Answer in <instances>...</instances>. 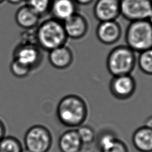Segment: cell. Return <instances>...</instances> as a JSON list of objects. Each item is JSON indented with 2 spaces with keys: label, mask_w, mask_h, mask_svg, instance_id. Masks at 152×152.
Returning a JSON list of instances; mask_svg holds the SVG:
<instances>
[{
  "label": "cell",
  "mask_w": 152,
  "mask_h": 152,
  "mask_svg": "<svg viewBox=\"0 0 152 152\" xmlns=\"http://www.w3.org/2000/svg\"><path fill=\"white\" fill-rule=\"evenodd\" d=\"M149 22H150V23L152 25V10H151V12H150V15H149V16H148V17L147 18V19Z\"/></svg>",
  "instance_id": "cell-28"
},
{
  "label": "cell",
  "mask_w": 152,
  "mask_h": 152,
  "mask_svg": "<svg viewBox=\"0 0 152 152\" xmlns=\"http://www.w3.org/2000/svg\"><path fill=\"white\" fill-rule=\"evenodd\" d=\"M63 25L68 38L74 40L82 39L88 30L87 20L78 12L64 21Z\"/></svg>",
  "instance_id": "cell-11"
},
{
  "label": "cell",
  "mask_w": 152,
  "mask_h": 152,
  "mask_svg": "<svg viewBox=\"0 0 152 152\" xmlns=\"http://www.w3.org/2000/svg\"><path fill=\"white\" fill-rule=\"evenodd\" d=\"M48 60L53 68L58 69H65L72 64L73 52L69 47L64 45L50 50Z\"/></svg>",
  "instance_id": "cell-13"
},
{
  "label": "cell",
  "mask_w": 152,
  "mask_h": 152,
  "mask_svg": "<svg viewBox=\"0 0 152 152\" xmlns=\"http://www.w3.org/2000/svg\"><path fill=\"white\" fill-rule=\"evenodd\" d=\"M75 129L83 145L90 144L96 139L94 130L90 126L83 124Z\"/></svg>",
  "instance_id": "cell-21"
},
{
  "label": "cell",
  "mask_w": 152,
  "mask_h": 152,
  "mask_svg": "<svg viewBox=\"0 0 152 152\" xmlns=\"http://www.w3.org/2000/svg\"><path fill=\"white\" fill-rule=\"evenodd\" d=\"M137 64L144 74L152 75V48L138 53Z\"/></svg>",
  "instance_id": "cell-17"
},
{
  "label": "cell",
  "mask_w": 152,
  "mask_h": 152,
  "mask_svg": "<svg viewBox=\"0 0 152 152\" xmlns=\"http://www.w3.org/2000/svg\"><path fill=\"white\" fill-rule=\"evenodd\" d=\"M136 52L126 45L113 48L106 58V67L112 76L131 74L137 65Z\"/></svg>",
  "instance_id": "cell-3"
},
{
  "label": "cell",
  "mask_w": 152,
  "mask_h": 152,
  "mask_svg": "<svg viewBox=\"0 0 152 152\" xmlns=\"http://www.w3.org/2000/svg\"><path fill=\"white\" fill-rule=\"evenodd\" d=\"M12 59L33 70L37 68L42 61V49L36 43L21 41L14 48Z\"/></svg>",
  "instance_id": "cell-6"
},
{
  "label": "cell",
  "mask_w": 152,
  "mask_h": 152,
  "mask_svg": "<svg viewBox=\"0 0 152 152\" xmlns=\"http://www.w3.org/2000/svg\"><path fill=\"white\" fill-rule=\"evenodd\" d=\"M126 46L140 53L152 48V25L147 20L131 21L125 31Z\"/></svg>",
  "instance_id": "cell-4"
},
{
  "label": "cell",
  "mask_w": 152,
  "mask_h": 152,
  "mask_svg": "<svg viewBox=\"0 0 152 152\" xmlns=\"http://www.w3.org/2000/svg\"><path fill=\"white\" fill-rule=\"evenodd\" d=\"M9 3L11 4H18L21 3L24 0H7Z\"/></svg>",
  "instance_id": "cell-27"
},
{
  "label": "cell",
  "mask_w": 152,
  "mask_h": 152,
  "mask_svg": "<svg viewBox=\"0 0 152 152\" xmlns=\"http://www.w3.org/2000/svg\"><path fill=\"white\" fill-rule=\"evenodd\" d=\"M109 90L112 95L121 100L131 97L136 89V82L131 74L113 76L109 83Z\"/></svg>",
  "instance_id": "cell-8"
},
{
  "label": "cell",
  "mask_w": 152,
  "mask_h": 152,
  "mask_svg": "<svg viewBox=\"0 0 152 152\" xmlns=\"http://www.w3.org/2000/svg\"><path fill=\"white\" fill-rule=\"evenodd\" d=\"M118 137L113 132L109 130H104L100 132L97 137V147L101 152L110 145Z\"/></svg>",
  "instance_id": "cell-19"
},
{
  "label": "cell",
  "mask_w": 152,
  "mask_h": 152,
  "mask_svg": "<svg viewBox=\"0 0 152 152\" xmlns=\"http://www.w3.org/2000/svg\"><path fill=\"white\" fill-rule=\"evenodd\" d=\"M150 1H151V2H152V0H150Z\"/></svg>",
  "instance_id": "cell-31"
},
{
  "label": "cell",
  "mask_w": 152,
  "mask_h": 152,
  "mask_svg": "<svg viewBox=\"0 0 152 152\" xmlns=\"http://www.w3.org/2000/svg\"><path fill=\"white\" fill-rule=\"evenodd\" d=\"M144 125L152 129V115L148 116L146 119V120L145 121V123H144Z\"/></svg>",
  "instance_id": "cell-26"
},
{
  "label": "cell",
  "mask_w": 152,
  "mask_h": 152,
  "mask_svg": "<svg viewBox=\"0 0 152 152\" xmlns=\"http://www.w3.org/2000/svg\"><path fill=\"white\" fill-rule=\"evenodd\" d=\"M82 143L75 128H69L64 131L58 140V147L61 152H80Z\"/></svg>",
  "instance_id": "cell-15"
},
{
  "label": "cell",
  "mask_w": 152,
  "mask_h": 152,
  "mask_svg": "<svg viewBox=\"0 0 152 152\" xmlns=\"http://www.w3.org/2000/svg\"><path fill=\"white\" fill-rule=\"evenodd\" d=\"M21 141L14 136H5L0 141V152H22Z\"/></svg>",
  "instance_id": "cell-18"
},
{
  "label": "cell",
  "mask_w": 152,
  "mask_h": 152,
  "mask_svg": "<svg viewBox=\"0 0 152 152\" xmlns=\"http://www.w3.org/2000/svg\"><path fill=\"white\" fill-rule=\"evenodd\" d=\"M40 18L41 17L27 4L20 7L15 14L17 24L26 30L36 28L40 23Z\"/></svg>",
  "instance_id": "cell-14"
},
{
  "label": "cell",
  "mask_w": 152,
  "mask_h": 152,
  "mask_svg": "<svg viewBox=\"0 0 152 152\" xmlns=\"http://www.w3.org/2000/svg\"><path fill=\"white\" fill-rule=\"evenodd\" d=\"M101 152H129V150L124 141L118 138L110 145Z\"/></svg>",
  "instance_id": "cell-23"
},
{
  "label": "cell",
  "mask_w": 152,
  "mask_h": 152,
  "mask_svg": "<svg viewBox=\"0 0 152 152\" xmlns=\"http://www.w3.org/2000/svg\"><path fill=\"white\" fill-rule=\"evenodd\" d=\"M26 4L41 17L49 11L51 0H26Z\"/></svg>",
  "instance_id": "cell-22"
},
{
  "label": "cell",
  "mask_w": 152,
  "mask_h": 152,
  "mask_svg": "<svg viewBox=\"0 0 152 152\" xmlns=\"http://www.w3.org/2000/svg\"><path fill=\"white\" fill-rule=\"evenodd\" d=\"M56 116L59 122L69 128L84 124L88 114L86 101L80 96L70 94L63 97L58 103Z\"/></svg>",
  "instance_id": "cell-1"
},
{
  "label": "cell",
  "mask_w": 152,
  "mask_h": 152,
  "mask_svg": "<svg viewBox=\"0 0 152 152\" xmlns=\"http://www.w3.org/2000/svg\"><path fill=\"white\" fill-rule=\"evenodd\" d=\"M34 35L36 44L42 50L48 52L66 45L68 39L63 23L52 17L38 24Z\"/></svg>",
  "instance_id": "cell-2"
},
{
  "label": "cell",
  "mask_w": 152,
  "mask_h": 152,
  "mask_svg": "<svg viewBox=\"0 0 152 152\" xmlns=\"http://www.w3.org/2000/svg\"><path fill=\"white\" fill-rule=\"evenodd\" d=\"M132 142L140 152H152V129L145 125L136 129L132 135Z\"/></svg>",
  "instance_id": "cell-16"
},
{
  "label": "cell",
  "mask_w": 152,
  "mask_h": 152,
  "mask_svg": "<svg viewBox=\"0 0 152 152\" xmlns=\"http://www.w3.org/2000/svg\"><path fill=\"white\" fill-rule=\"evenodd\" d=\"M24 144L29 152H49L53 144L52 133L43 125H33L25 133Z\"/></svg>",
  "instance_id": "cell-5"
},
{
  "label": "cell",
  "mask_w": 152,
  "mask_h": 152,
  "mask_svg": "<svg viewBox=\"0 0 152 152\" xmlns=\"http://www.w3.org/2000/svg\"><path fill=\"white\" fill-rule=\"evenodd\" d=\"M121 15L129 22L147 20L152 10L150 0H120Z\"/></svg>",
  "instance_id": "cell-7"
},
{
  "label": "cell",
  "mask_w": 152,
  "mask_h": 152,
  "mask_svg": "<svg viewBox=\"0 0 152 152\" xmlns=\"http://www.w3.org/2000/svg\"><path fill=\"white\" fill-rule=\"evenodd\" d=\"M10 70L12 75L17 78H24L33 71L29 67L12 59L10 64Z\"/></svg>",
  "instance_id": "cell-20"
},
{
  "label": "cell",
  "mask_w": 152,
  "mask_h": 152,
  "mask_svg": "<svg viewBox=\"0 0 152 152\" xmlns=\"http://www.w3.org/2000/svg\"><path fill=\"white\" fill-rule=\"evenodd\" d=\"M98 40L106 45L118 42L122 36V28L116 20L99 22L96 30Z\"/></svg>",
  "instance_id": "cell-10"
},
{
  "label": "cell",
  "mask_w": 152,
  "mask_h": 152,
  "mask_svg": "<svg viewBox=\"0 0 152 152\" xmlns=\"http://www.w3.org/2000/svg\"><path fill=\"white\" fill-rule=\"evenodd\" d=\"M5 0H0V4H1L2 2H4Z\"/></svg>",
  "instance_id": "cell-29"
},
{
  "label": "cell",
  "mask_w": 152,
  "mask_h": 152,
  "mask_svg": "<svg viewBox=\"0 0 152 152\" xmlns=\"http://www.w3.org/2000/svg\"><path fill=\"white\" fill-rule=\"evenodd\" d=\"M7 128L4 122L0 119V141L6 136Z\"/></svg>",
  "instance_id": "cell-24"
},
{
  "label": "cell",
  "mask_w": 152,
  "mask_h": 152,
  "mask_svg": "<svg viewBox=\"0 0 152 152\" xmlns=\"http://www.w3.org/2000/svg\"><path fill=\"white\" fill-rule=\"evenodd\" d=\"M78 5H88L91 4L94 0H74Z\"/></svg>",
  "instance_id": "cell-25"
},
{
  "label": "cell",
  "mask_w": 152,
  "mask_h": 152,
  "mask_svg": "<svg viewBox=\"0 0 152 152\" xmlns=\"http://www.w3.org/2000/svg\"><path fill=\"white\" fill-rule=\"evenodd\" d=\"M77 10L78 5L74 0H51L49 12L52 18L63 23Z\"/></svg>",
  "instance_id": "cell-12"
},
{
  "label": "cell",
  "mask_w": 152,
  "mask_h": 152,
  "mask_svg": "<svg viewBox=\"0 0 152 152\" xmlns=\"http://www.w3.org/2000/svg\"><path fill=\"white\" fill-rule=\"evenodd\" d=\"M22 152H29V151H27V150H26V149H24V150H23V151Z\"/></svg>",
  "instance_id": "cell-30"
},
{
  "label": "cell",
  "mask_w": 152,
  "mask_h": 152,
  "mask_svg": "<svg viewBox=\"0 0 152 152\" xmlns=\"http://www.w3.org/2000/svg\"><path fill=\"white\" fill-rule=\"evenodd\" d=\"M93 14L99 22L116 20L121 15L120 0H96Z\"/></svg>",
  "instance_id": "cell-9"
}]
</instances>
